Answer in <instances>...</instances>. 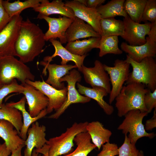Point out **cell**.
<instances>
[{
    "label": "cell",
    "mask_w": 156,
    "mask_h": 156,
    "mask_svg": "<svg viewBox=\"0 0 156 156\" xmlns=\"http://www.w3.org/2000/svg\"><path fill=\"white\" fill-rule=\"evenodd\" d=\"M35 76L25 64L14 56L0 57V84L1 86L17 79L21 84L27 80L34 81Z\"/></svg>",
    "instance_id": "obj_4"
},
{
    "label": "cell",
    "mask_w": 156,
    "mask_h": 156,
    "mask_svg": "<svg viewBox=\"0 0 156 156\" xmlns=\"http://www.w3.org/2000/svg\"><path fill=\"white\" fill-rule=\"evenodd\" d=\"M130 64L126 60L117 59L114 66L111 67L103 64L104 68L108 75L112 88L109 100L111 105L120 93L124 82L128 79L130 73Z\"/></svg>",
    "instance_id": "obj_8"
},
{
    "label": "cell",
    "mask_w": 156,
    "mask_h": 156,
    "mask_svg": "<svg viewBox=\"0 0 156 156\" xmlns=\"http://www.w3.org/2000/svg\"><path fill=\"white\" fill-rule=\"evenodd\" d=\"M77 90L80 94L84 95L96 101L107 115H110L113 113L114 110L113 107L104 100V97L108 94L105 88L99 87L89 88L84 86L79 83H77Z\"/></svg>",
    "instance_id": "obj_23"
},
{
    "label": "cell",
    "mask_w": 156,
    "mask_h": 156,
    "mask_svg": "<svg viewBox=\"0 0 156 156\" xmlns=\"http://www.w3.org/2000/svg\"><path fill=\"white\" fill-rule=\"evenodd\" d=\"M147 0H126L123 4L125 11L130 18L140 23Z\"/></svg>",
    "instance_id": "obj_32"
},
{
    "label": "cell",
    "mask_w": 156,
    "mask_h": 156,
    "mask_svg": "<svg viewBox=\"0 0 156 156\" xmlns=\"http://www.w3.org/2000/svg\"><path fill=\"white\" fill-rule=\"evenodd\" d=\"M124 33L121 37L131 46L143 45L146 42V36L149 33L151 25L149 22L141 24L132 20L128 15L123 18Z\"/></svg>",
    "instance_id": "obj_10"
},
{
    "label": "cell",
    "mask_w": 156,
    "mask_h": 156,
    "mask_svg": "<svg viewBox=\"0 0 156 156\" xmlns=\"http://www.w3.org/2000/svg\"><path fill=\"white\" fill-rule=\"evenodd\" d=\"M37 18L44 19L48 24L49 29L44 34L46 41L57 38L62 44L67 42L66 32L74 19L64 16L56 18L38 15Z\"/></svg>",
    "instance_id": "obj_13"
},
{
    "label": "cell",
    "mask_w": 156,
    "mask_h": 156,
    "mask_svg": "<svg viewBox=\"0 0 156 156\" xmlns=\"http://www.w3.org/2000/svg\"><path fill=\"white\" fill-rule=\"evenodd\" d=\"M125 0H112L106 4L100 6L96 9L102 18H114L117 16L124 18L128 15L124 10Z\"/></svg>",
    "instance_id": "obj_29"
},
{
    "label": "cell",
    "mask_w": 156,
    "mask_h": 156,
    "mask_svg": "<svg viewBox=\"0 0 156 156\" xmlns=\"http://www.w3.org/2000/svg\"><path fill=\"white\" fill-rule=\"evenodd\" d=\"M126 84L123 86L115 99L118 116L120 117L124 116L128 112L133 110L147 112L144 99L145 95L149 89L141 83L132 82Z\"/></svg>",
    "instance_id": "obj_2"
},
{
    "label": "cell",
    "mask_w": 156,
    "mask_h": 156,
    "mask_svg": "<svg viewBox=\"0 0 156 156\" xmlns=\"http://www.w3.org/2000/svg\"><path fill=\"white\" fill-rule=\"evenodd\" d=\"M147 112H142L139 110H133L128 112L125 116V118L118 127L125 135L127 136L130 142L133 144L138 140L144 137L153 138L155 136L154 133H148L142 124L143 119L148 114Z\"/></svg>",
    "instance_id": "obj_6"
},
{
    "label": "cell",
    "mask_w": 156,
    "mask_h": 156,
    "mask_svg": "<svg viewBox=\"0 0 156 156\" xmlns=\"http://www.w3.org/2000/svg\"><path fill=\"white\" fill-rule=\"evenodd\" d=\"M2 86H1V85L0 84V88H1Z\"/></svg>",
    "instance_id": "obj_48"
},
{
    "label": "cell",
    "mask_w": 156,
    "mask_h": 156,
    "mask_svg": "<svg viewBox=\"0 0 156 156\" xmlns=\"http://www.w3.org/2000/svg\"><path fill=\"white\" fill-rule=\"evenodd\" d=\"M100 24L101 38L111 36L122 37L124 34L125 26L123 21L114 18H101Z\"/></svg>",
    "instance_id": "obj_27"
},
{
    "label": "cell",
    "mask_w": 156,
    "mask_h": 156,
    "mask_svg": "<svg viewBox=\"0 0 156 156\" xmlns=\"http://www.w3.org/2000/svg\"><path fill=\"white\" fill-rule=\"evenodd\" d=\"M144 23L156 22V0H147L141 19Z\"/></svg>",
    "instance_id": "obj_35"
},
{
    "label": "cell",
    "mask_w": 156,
    "mask_h": 156,
    "mask_svg": "<svg viewBox=\"0 0 156 156\" xmlns=\"http://www.w3.org/2000/svg\"><path fill=\"white\" fill-rule=\"evenodd\" d=\"M105 0H87L86 6L96 9L105 2Z\"/></svg>",
    "instance_id": "obj_41"
},
{
    "label": "cell",
    "mask_w": 156,
    "mask_h": 156,
    "mask_svg": "<svg viewBox=\"0 0 156 156\" xmlns=\"http://www.w3.org/2000/svg\"><path fill=\"white\" fill-rule=\"evenodd\" d=\"M67 42L79 39L91 37L101 38V35L89 24L76 17L66 32Z\"/></svg>",
    "instance_id": "obj_19"
},
{
    "label": "cell",
    "mask_w": 156,
    "mask_h": 156,
    "mask_svg": "<svg viewBox=\"0 0 156 156\" xmlns=\"http://www.w3.org/2000/svg\"><path fill=\"white\" fill-rule=\"evenodd\" d=\"M81 79V76L79 71L75 68L71 70L68 74L60 79V82L66 81L67 83V97L61 107L55 112L48 117V118L57 119L71 105L85 103L90 101V98L80 94L76 88V83L80 82Z\"/></svg>",
    "instance_id": "obj_7"
},
{
    "label": "cell",
    "mask_w": 156,
    "mask_h": 156,
    "mask_svg": "<svg viewBox=\"0 0 156 156\" xmlns=\"http://www.w3.org/2000/svg\"><path fill=\"white\" fill-rule=\"evenodd\" d=\"M138 156H144V153L142 151H139Z\"/></svg>",
    "instance_id": "obj_47"
},
{
    "label": "cell",
    "mask_w": 156,
    "mask_h": 156,
    "mask_svg": "<svg viewBox=\"0 0 156 156\" xmlns=\"http://www.w3.org/2000/svg\"><path fill=\"white\" fill-rule=\"evenodd\" d=\"M25 146L24 145H22L12 151L10 156H23L21 153V151Z\"/></svg>",
    "instance_id": "obj_44"
},
{
    "label": "cell",
    "mask_w": 156,
    "mask_h": 156,
    "mask_svg": "<svg viewBox=\"0 0 156 156\" xmlns=\"http://www.w3.org/2000/svg\"><path fill=\"white\" fill-rule=\"evenodd\" d=\"M23 20L20 14L13 16L0 32V57L15 56L14 45Z\"/></svg>",
    "instance_id": "obj_9"
},
{
    "label": "cell",
    "mask_w": 156,
    "mask_h": 156,
    "mask_svg": "<svg viewBox=\"0 0 156 156\" xmlns=\"http://www.w3.org/2000/svg\"><path fill=\"white\" fill-rule=\"evenodd\" d=\"M86 130L89 134L93 143L99 150L102 145L109 142L112 135V132L105 128L103 125L98 121L88 122Z\"/></svg>",
    "instance_id": "obj_25"
},
{
    "label": "cell",
    "mask_w": 156,
    "mask_h": 156,
    "mask_svg": "<svg viewBox=\"0 0 156 156\" xmlns=\"http://www.w3.org/2000/svg\"><path fill=\"white\" fill-rule=\"evenodd\" d=\"M22 85L24 89L22 93L27 101L29 113L32 117H36L42 110L47 108L49 99L42 92L27 83Z\"/></svg>",
    "instance_id": "obj_15"
},
{
    "label": "cell",
    "mask_w": 156,
    "mask_h": 156,
    "mask_svg": "<svg viewBox=\"0 0 156 156\" xmlns=\"http://www.w3.org/2000/svg\"><path fill=\"white\" fill-rule=\"evenodd\" d=\"M125 135L124 142L118 148V156H138L139 151L135 145L130 142L127 135Z\"/></svg>",
    "instance_id": "obj_36"
},
{
    "label": "cell",
    "mask_w": 156,
    "mask_h": 156,
    "mask_svg": "<svg viewBox=\"0 0 156 156\" xmlns=\"http://www.w3.org/2000/svg\"><path fill=\"white\" fill-rule=\"evenodd\" d=\"M146 39L145 44L139 46H131L122 42L120 45L121 50L127 53V55L132 60L138 62H140L146 57L154 58L156 54V42L148 36Z\"/></svg>",
    "instance_id": "obj_17"
},
{
    "label": "cell",
    "mask_w": 156,
    "mask_h": 156,
    "mask_svg": "<svg viewBox=\"0 0 156 156\" xmlns=\"http://www.w3.org/2000/svg\"><path fill=\"white\" fill-rule=\"evenodd\" d=\"M33 9L38 12L39 15L49 16L52 14H58L73 19L76 17L73 10L66 6L62 0H54L51 2L48 0H42L40 5Z\"/></svg>",
    "instance_id": "obj_20"
},
{
    "label": "cell",
    "mask_w": 156,
    "mask_h": 156,
    "mask_svg": "<svg viewBox=\"0 0 156 156\" xmlns=\"http://www.w3.org/2000/svg\"><path fill=\"white\" fill-rule=\"evenodd\" d=\"M148 36L151 40L156 42V22L151 23V29Z\"/></svg>",
    "instance_id": "obj_42"
},
{
    "label": "cell",
    "mask_w": 156,
    "mask_h": 156,
    "mask_svg": "<svg viewBox=\"0 0 156 156\" xmlns=\"http://www.w3.org/2000/svg\"><path fill=\"white\" fill-rule=\"evenodd\" d=\"M0 119L11 123L19 134L23 125L21 112L17 109L3 103L0 108Z\"/></svg>",
    "instance_id": "obj_31"
},
{
    "label": "cell",
    "mask_w": 156,
    "mask_h": 156,
    "mask_svg": "<svg viewBox=\"0 0 156 156\" xmlns=\"http://www.w3.org/2000/svg\"><path fill=\"white\" fill-rule=\"evenodd\" d=\"M40 64L44 67L42 73L45 75L47 69L49 72L48 78L45 82L57 90L62 89L65 87L64 83L60 82V79L68 74L71 70L77 68L75 65L48 64L44 61H41Z\"/></svg>",
    "instance_id": "obj_18"
},
{
    "label": "cell",
    "mask_w": 156,
    "mask_h": 156,
    "mask_svg": "<svg viewBox=\"0 0 156 156\" xmlns=\"http://www.w3.org/2000/svg\"><path fill=\"white\" fill-rule=\"evenodd\" d=\"M65 4L73 10L75 17L90 25L101 35L100 22L101 18L96 9L88 8L79 3L77 0L66 1Z\"/></svg>",
    "instance_id": "obj_14"
},
{
    "label": "cell",
    "mask_w": 156,
    "mask_h": 156,
    "mask_svg": "<svg viewBox=\"0 0 156 156\" xmlns=\"http://www.w3.org/2000/svg\"><path fill=\"white\" fill-rule=\"evenodd\" d=\"M125 60L132 67L126 84L139 83L144 84L152 92L156 89V63L153 57H146L138 62L127 55Z\"/></svg>",
    "instance_id": "obj_5"
},
{
    "label": "cell",
    "mask_w": 156,
    "mask_h": 156,
    "mask_svg": "<svg viewBox=\"0 0 156 156\" xmlns=\"http://www.w3.org/2000/svg\"><path fill=\"white\" fill-rule=\"evenodd\" d=\"M119 40L117 36H111L101 38L98 49H100L99 55L102 57L108 54L120 55L122 51L118 46Z\"/></svg>",
    "instance_id": "obj_33"
},
{
    "label": "cell",
    "mask_w": 156,
    "mask_h": 156,
    "mask_svg": "<svg viewBox=\"0 0 156 156\" xmlns=\"http://www.w3.org/2000/svg\"><path fill=\"white\" fill-rule=\"evenodd\" d=\"M26 101V98L24 96L18 101L15 102H11L6 103L9 106L16 108L21 112L23 119V125L19 135L24 141L26 140L27 138V130L30 125L47 114L46 109L42 110L37 116L32 117L26 109L25 104Z\"/></svg>",
    "instance_id": "obj_24"
},
{
    "label": "cell",
    "mask_w": 156,
    "mask_h": 156,
    "mask_svg": "<svg viewBox=\"0 0 156 156\" xmlns=\"http://www.w3.org/2000/svg\"><path fill=\"white\" fill-rule=\"evenodd\" d=\"M88 123L74 122L60 135L49 138L41 148L36 150V151L43 156H61L68 154L72 151L75 137L79 133L86 131Z\"/></svg>",
    "instance_id": "obj_3"
},
{
    "label": "cell",
    "mask_w": 156,
    "mask_h": 156,
    "mask_svg": "<svg viewBox=\"0 0 156 156\" xmlns=\"http://www.w3.org/2000/svg\"><path fill=\"white\" fill-rule=\"evenodd\" d=\"M91 141L90 137L87 131L79 133L74 140L77 145L76 149L73 152L63 156H87L96 148Z\"/></svg>",
    "instance_id": "obj_28"
},
{
    "label": "cell",
    "mask_w": 156,
    "mask_h": 156,
    "mask_svg": "<svg viewBox=\"0 0 156 156\" xmlns=\"http://www.w3.org/2000/svg\"><path fill=\"white\" fill-rule=\"evenodd\" d=\"M11 18L4 8L2 0H0V32L7 26Z\"/></svg>",
    "instance_id": "obj_39"
},
{
    "label": "cell",
    "mask_w": 156,
    "mask_h": 156,
    "mask_svg": "<svg viewBox=\"0 0 156 156\" xmlns=\"http://www.w3.org/2000/svg\"><path fill=\"white\" fill-rule=\"evenodd\" d=\"M42 0H26L22 1L19 0L13 2L9 0H2V4L5 10L10 17L20 14L24 10L29 8L33 9L38 7Z\"/></svg>",
    "instance_id": "obj_30"
},
{
    "label": "cell",
    "mask_w": 156,
    "mask_h": 156,
    "mask_svg": "<svg viewBox=\"0 0 156 156\" xmlns=\"http://www.w3.org/2000/svg\"><path fill=\"white\" fill-rule=\"evenodd\" d=\"M12 152L8 149L4 142L0 143V156H9Z\"/></svg>",
    "instance_id": "obj_43"
},
{
    "label": "cell",
    "mask_w": 156,
    "mask_h": 156,
    "mask_svg": "<svg viewBox=\"0 0 156 156\" xmlns=\"http://www.w3.org/2000/svg\"><path fill=\"white\" fill-rule=\"evenodd\" d=\"M0 137L4 141L7 148L12 152L24 145L25 141L20 136L14 126L9 122L0 119Z\"/></svg>",
    "instance_id": "obj_22"
},
{
    "label": "cell",
    "mask_w": 156,
    "mask_h": 156,
    "mask_svg": "<svg viewBox=\"0 0 156 156\" xmlns=\"http://www.w3.org/2000/svg\"><path fill=\"white\" fill-rule=\"evenodd\" d=\"M54 47L55 51L51 56H47L44 58V61L47 64L50 63L52 59L58 56L61 58V65H66L69 61L75 63L79 71L82 66L83 65L84 60L87 54L80 56L72 54L64 47L59 41L56 39H51L49 40Z\"/></svg>",
    "instance_id": "obj_21"
},
{
    "label": "cell",
    "mask_w": 156,
    "mask_h": 156,
    "mask_svg": "<svg viewBox=\"0 0 156 156\" xmlns=\"http://www.w3.org/2000/svg\"><path fill=\"white\" fill-rule=\"evenodd\" d=\"M102 150L97 156H116L118 154V148L115 143L108 142L102 146Z\"/></svg>",
    "instance_id": "obj_38"
},
{
    "label": "cell",
    "mask_w": 156,
    "mask_h": 156,
    "mask_svg": "<svg viewBox=\"0 0 156 156\" xmlns=\"http://www.w3.org/2000/svg\"><path fill=\"white\" fill-rule=\"evenodd\" d=\"M144 103L148 114L156 108V89L153 92L149 90L144 97Z\"/></svg>",
    "instance_id": "obj_37"
},
{
    "label": "cell",
    "mask_w": 156,
    "mask_h": 156,
    "mask_svg": "<svg viewBox=\"0 0 156 156\" xmlns=\"http://www.w3.org/2000/svg\"><path fill=\"white\" fill-rule=\"evenodd\" d=\"M79 71L83 74L86 82L92 88L103 87L109 94L111 90L109 78L104 68L103 64L100 61L96 60L92 67H87L83 65Z\"/></svg>",
    "instance_id": "obj_12"
},
{
    "label": "cell",
    "mask_w": 156,
    "mask_h": 156,
    "mask_svg": "<svg viewBox=\"0 0 156 156\" xmlns=\"http://www.w3.org/2000/svg\"><path fill=\"white\" fill-rule=\"evenodd\" d=\"M24 89L22 84H19L16 79H14L10 83L3 86L0 88V108L2 106L4 98L12 93H22Z\"/></svg>",
    "instance_id": "obj_34"
},
{
    "label": "cell",
    "mask_w": 156,
    "mask_h": 156,
    "mask_svg": "<svg viewBox=\"0 0 156 156\" xmlns=\"http://www.w3.org/2000/svg\"><path fill=\"white\" fill-rule=\"evenodd\" d=\"M156 127V108H154L152 117L146 122L144 128L146 131H151Z\"/></svg>",
    "instance_id": "obj_40"
},
{
    "label": "cell",
    "mask_w": 156,
    "mask_h": 156,
    "mask_svg": "<svg viewBox=\"0 0 156 156\" xmlns=\"http://www.w3.org/2000/svg\"><path fill=\"white\" fill-rule=\"evenodd\" d=\"M31 156H41L40 154L37 152L36 150V149H34L32 152Z\"/></svg>",
    "instance_id": "obj_45"
},
{
    "label": "cell",
    "mask_w": 156,
    "mask_h": 156,
    "mask_svg": "<svg viewBox=\"0 0 156 156\" xmlns=\"http://www.w3.org/2000/svg\"><path fill=\"white\" fill-rule=\"evenodd\" d=\"M46 127L40 125L37 121L31 124L27 130L28 136L25 141L24 156H31L34 149L39 150L46 144L47 140L46 138Z\"/></svg>",
    "instance_id": "obj_16"
},
{
    "label": "cell",
    "mask_w": 156,
    "mask_h": 156,
    "mask_svg": "<svg viewBox=\"0 0 156 156\" xmlns=\"http://www.w3.org/2000/svg\"><path fill=\"white\" fill-rule=\"evenodd\" d=\"M26 83L40 90L48 98L49 104L46 108L47 114L51 113L54 110L57 111L66 100L67 92V87L62 89L57 90L46 83L43 80L42 81L27 80Z\"/></svg>",
    "instance_id": "obj_11"
},
{
    "label": "cell",
    "mask_w": 156,
    "mask_h": 156,
    "mask_svg": "<svg viewBox=\"0 0 156 156\" xmlns=\"http://www.w3.org/2000/svg\"><path fill=\"white\" fill-rule=\"evenodd\" d=\"M101 38L91 37L87 39L68 42L65 48L74 55L82 56L94 48H98Z\"/></svg>",
    "instance_id": "obj_26"
},
{
    "label": "cell",
    "mask_w": 156,
    "mask_h": 156,
    "mask_svg": "<svg viewBox=\"0 0 156 156\" xmlns=\"http://www.w3.org/2000/svg\"><path fill=\"white\" fill-rule=\"evenodd\" d=\"M79 3L86 6L87 0H77Z\"/></svg>",
    "instance_id": "obj_46"
},
{
    "label": "cell",
    "mask_w": 156,
    "mask_h": 156,
    "mask_svg": "<svg viewBox=\"0 0 156 156\" xmlns=\"http://www.w3.org/2000/svg\"><path fill=\"white\" fill-rule=\"evenodd\" d=\"M44 36L38 25L29 18L23 20L14 45L15 56L25 64L32 62L44 51Z\"/></svg>",
    "instance_id": "obj_1"
}]
</instances>
